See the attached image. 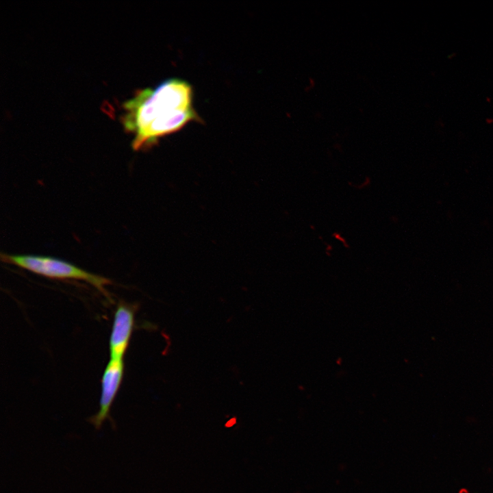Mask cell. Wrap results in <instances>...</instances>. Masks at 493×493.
Wrapping results in <instances>:
<instances>
[{
    "label": "cell",
    "instance_id": "cell-1",
    "mask_svg": "<svg viewBox=\"0 0 493 493\" xmlns=\"http://www.w3.org/2000/svg\"><path fill=\"white\" fill-rule=\"evenodd\" d=\"M197 120L192 88L179 79L141 90L123 105L121 121L125 130L134 135L131 145L135 150L153 145L160 138Z\"/></svg>",
    "mask_w": 493,
    "mask_h": 493
},
{
    "label": "cell",
    "instance_id": "cell-2",
    "mask_svg": "<svg viewBox=\"0 0 493 493\" xmlns=\"http://www.w3.org/2000/svg\"><path fill=\"white\" fill-rule=\"evenodd\" d=\"M1 260L37 275L51 279H73L84 281L93 286L105 296V286L111 281L104 277L89 273L71 263L50 256L1 253Z\"/></svg>",
    "mask_w": 493,
    "mask_h": 493
},
{
    "label": "cell",
    "instance_id": "cell-3",
    "mask_svg": "<svg viewBox=\"0 0 493 493\" xmlns=\"http://www.w3.org/2000/svg\"><path fill=\"white\" fill-rule=\"evenodd\" d=\"M123 359H110L105 368L101 380L99 409L90 419L96 428H99L109 416L111 405L123 379Z\"/></svg>",
    "mask_w": 493,
    "mask_h": 493
},
{
    "label": "cell",
    "instance_id": "cell-4",
    "mask_svg": "<svg viewBox=\"0 0 493 493\" xmlns=\"http://www.w3.org/2000/svg\"><path fill=\"white\" fill-rule=\"evenodd\" d=\"M134 325V310L130 306L119 303L113 320L110 337V359H123L131 336Z\"/></svg>",
    "mask_w": 493,
    "mask_h": 493
}]
</instances>
